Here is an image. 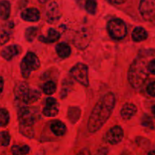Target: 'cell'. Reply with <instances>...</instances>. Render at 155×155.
<instances>
[{
	"label": "cell",
	"mask_w": 155,
	"mask_h": 155,
	"mask_svg": "<svg viewBox=\"0 0 155 155\" xmlns=\"http://www.w3.org/2000/svg\"><path fill=\"white\" fill-rule=\"evenodd\" d=\"M115 95L111 92L101 97L94 107L88 121V130L89 133L98 132L107 122L114 108Z\"/></svg>",
	"instance_id": "obj_1"
},
{
	"label": "cell",
	"mask_w": 155,
	"mask_h": 155,
	"mask_svg": "<svg viewBox=\"0 0 155 155\" xmlns=\"http://www.w3.org/2000/svg\"><path fill=\"white\" fill-rule=\"evenodd\" d=\"M146 63L143 59L137 58L130 66L128 73V80L134 89H140L145 84L148 77Z\"/></svg>",
	"instance_id": "obj_2"
},
{
	"label": "cell",
	"mask_w": 155,
	"mask_h": 155,
	"mask_svg": "<svg viewBox=\"0 0 155 155\" xmlns=\"http://www.w3.org/2000/svg\"><path fill=\"white\" fill-rule=\"evenodd\" d=\"M18 120L19 130L23 136L32 139L34 136L33 124L34 117L30 109L27 107H22L18 110Z\"/></svg>",
	"instance_id": "obj_3"
},
{
	"label": "cell",
	"mask_w": 155,
	"mask_h": 155,
	"mask_svg": "<svg viewBox=\"0 0 155 155\" xmlns=\"http://www.w3.org/2000/svg\"><path fill=\"white\" fill-rule=\"evenodd\" d=\"M15 99L24 104H30L40 98V92L35 89H30L26 83H20L15 87Z\"/></svg>",
	"instance_id": "obj_4"
},
{
	"label": "cell",
	"mask_w": 155,
	"mask_h": 155,
	"mask_svg": "<svg viewBox=\"0 0 155 155\" xmlns=\"http://www.w3.org/2000/svg\"><path fill=\"white\" fill-rule=\"evenodd\" d=\"M40 67V62L37 56L33 52H28L21 63V75L27 79L30 77L32 71H36Z\"/></svg>",
	"instance_id": "obj_5"
},
{
	"label": "cell",
	"mask_w": 155,
	"mask_h": 155,
	"mask_svg": "<svg viewBox=\"0 0 155 155\" xmlns=\"http://www.w3.org/2000/svg\"><path fill=\"white\" fill-rule=\"evenodd\" d=\"M107 30L110 37L117 40L123 39L127 34V28L125 22L119 18H114L109 21Z\"/></svg>",
	"instance_id": "obj_6"
},
{
	"label": "cell",
	"mask_w": 155,
	"mask_h": 155,
	"mask_svg": "<svg viewBox=\"0 0 155 155\" xmlns=\"http://www.w3.org/2000/svg\"><path fill=\"white\" fill-rule=\"evenodd\" d=\"M71 77L84 86H89V78H88V67L85 64L78 63L74 65L70 71Z\"/></svg>",
	"instance_id": "obj_7"
},
{
	"label": "cell",
	"mask_w": 155,
	"mask_h": 155,
	"mask_svg": "<svg viewBox=\"0 0 155 155\" xmlns=\"http://www.w3.org/2000/svg\"><path fill=\"white\" fill-rule=\"evenodd\" d=\"M139 9L141 15L145 21H154L155 0H141Z\"/></svg>",
	"instance_id": "obj_8"
},
{
	"label": "cell",
	"mask_w": 155,
	"mask_h": 155,
	"mask_svg": "<svg viewBox=\"0 0 155 155\" xmlns=\"http://www.w3.org/2000/svg\"><path fill=\"white\" fill-rule=\"evenodd\" d=\"M124 138V130L119 126H115L109 130L107 133V140L111 145H117Z\"/></svg>",
	"instance_id": "obj_9"
},
{
	"label": "cell",
	"mask_w": 155,
	"mask_h": 155,
	"mask_svg": "<svg viewBox=\"0 0 155 155\" xmlns=\"http://www.w3.org/2000/svg\"><path fill=\"white\" fill-rule=\"evenodd\" d=\"M59 110V104L57 102L55 98L49 97L45 101V106L43 108L42 113L45 116L49 117H54L58 114Z\"/></svg>",
	"instance_id": "obj_10"
},
{
	"label": "cell",
	"mask_w": 155,
	"mask_h": 155,
	"mask_svg": "<svg viewBox=\"0 0 155 155\" xmlns=\"http://www.w3.org/2000/svg\"><path fill=\"white\" fill-rule=\"evenodd\" d=\"M47 21L50 24L57 22L61 18V12L58 5L55 2H51L46 10Z\"/></svg>",
	"instance_id": "obj_11"
},
{
	"label": "cell",
	"mask_w": 155,
	"mask_h": 155,
	"mask_svg": "<svg viewBox=\"0 0 155 155\" xmlns=\"http://www.w3.org/2000/svg\"><path fill=\"white\" fill-rule=\"evenodd\" d=\"M21 18L25 21L29 22H36L40 18V14L39 10L35 8H27L21 12Z\"/></svg>",
	"instance_id": "obj_12"
},
{
	"label": "cell",
	"mask_w": 155,
	"mask_h": 155,
	"mask_svg": "<svg viewBox=\"0 0 155 155\" xmlns=\"http://www.w3.org/2000/svg\"><path fill=\"white\" fill-rule=\"evenodd\" d=\"M21 52V47L18 45H10L3 48L1 56L6 61H10Z\"/></svg>",
	"instance_id": "obj_13"
},
{
	"label": "cell",
	"mask_w": 155,
	"mask_h": 155,
	"mask_svg": "<svg viewBox=\"0 0 155 155\" xmlns=\"http://www.w3.org/2000/svg\"><path fill=\"white\" fill-rule=\"evenodd\" d=\"M137 112V107L133 103H126L124 104L120 110L121 117L125 120L133 117Z\"/></svg>",
	"instance_id": "obj_14"
},
{
	"label": "cell",
	"mask_w": 155,
	"mask_h": 155,
	"mask_svg": "<svg viewBox=\"0 0 155 155\" xmlns=\"http://www.w3.org/2000/svg\"><path fill=\"white\" fill-rule=\"evenodd\" d=\"M13 28V24H4L0 27V45H4L9 40L12 34V30Z\"/></svg>",
	"instance_id": "obj_15"
},
{
	"label": "cell",
	"mask_w": 155,
	"mask_h": 155,
	"mask_svg": "<svg viewBox=\"0 0 155 155\" xmlns=\"http://www.w3.org/2000/svg\"><path fill=\"white\" fill-rule=\"evenodd\" d=\"M55 50L57 54L62 58H65L71 55V48L68 44L64 42H61L58 43L55 46Z\"/></svg>",
	"instance_id": "obj_16"
},
{
	"label": "cell",
	"mask_w": 155,
	"mask_h": 155,
	"mask_svg": "<svg viewBox=\"0 0 155 155\" xmlns=\"http://www.w3.org/2000/svg\"><path fill=\"white\" fill-rule=\"evenodd\" d=\"M60 38V33L53 28H50L48 30V35L46 36H40L39 39L43 42H47V43H51V42H54L59 39Z\"/></svg>",
	"instance_id": "obj_17"
},
{
	"label": "cell",
	"mask_w": 155,
	"mask_h": 155,
	"mask_svg": "<svg viewBox=\"0 0 155 155\" xmlns=\"http://www.w3.org/2000/svg\"><path fill=\"white\" fill-rule=\"evenodd\" d=\"M148 37V33L142 27H136L133 31L132 38L135 42H142L145 40Z\"/></svg>",
	"instance_id": "obj_18"
},
{
	"label": "cell",
	"mask_w": 155,
	"mask_h": 155,
	"mask_svg": "<svg viewBox=\"0 0 155 155\" xmlns=\"http://www.w3.org/2000/svg\"><path fill=\"white\" fill-rule=\"evenodd\" d=\"M11 14V4L8 1L3 0L0 2V18L7 20Z\"/></svg>",
	"instance_id": "obj_19"
},
{
	"label": "cell",
	"mask_w": 155,
	"mask_h": 155,
	"mask_svg": "<svg viewBox=\"0 0 155 155\" xmlns=\"http://www.w3.org/2000/svg\"><path fill=\"white\" fill-rule=\"evenodd\" d=\"M51 130L54 135L57 136H61L66 133V126L61 121H55L51 125Z\"/></svg>",
	"instance_id": "obj_20"
},
{
	"label": "cell",
	"mask_w": 155,
	"mask_h": 155,
	"mask_svg": "<svg viewBox=\"0 0 155 155\" xmlns=\"http://www.w3.org/2000/svg\"><path fill=\"white\" fill-rule=\"evenodd\" d=\"M85 40L87 43H89V34L88 32H86L85 30H81L80 32H79L75 36V39H74V44H75L77 46H78V48H83V45H82V40Z\"/></svg>",
	"instance_id": "obj_21"
},
{
	"label": "cell",
	"mask_w": 155,
	"mask_h": 155,
	"mask_svg": "<svg viewBox=\"0 0 155 155\" xmlns=\"http://www.w3.org/2000/svg\"><path fill=\"white\" fill-rule=\"evenodd\" d=\"M30 151L28 145H13L11 148V152L13 155H25Z\"/></svg>",
	"instance_id": "obj_22"
},
{
	"label": "cell",
	"mask_w": 155,
	"mask_h": 155,
	"mask_svg": "<svg viewBox=\"0 0 155 155\" xmlns=\"http://www.w3.org/2000/svg\"><path fill=\"white\" fill-rule=\"evenodd\" d=\"M70 121L73 124H75L80 117V109L77 107H71L68 109V114Z\"/></svg>",
	"instance_id": "obj_23"
},
{
	"label": "cell",
	"mask_w": 155,
	"mask_h": 155,
	"mask_svg": "<svg viewBox=\"0 0 155 155\" xmlns=\"http://www.w3.org/2000/svg\"><path fill=\"white\" fill-rule=\"evenodd\" d=\"M42 91L45 95H52L56 91V84L53 81L47 82L42 86Z\"/></svg>",
	"instance_id": "obj_24"
},
{
	"label": "cell",
	"mask_w": 155,
	"mask_h": 155,
	"mask_svg": "<svg viewBox=\"0 0 155 155\" xmlns=\"http://www.w3.org/2000/svg\"><path fill=\"white\" fill-rule=\"evenodd\" d=\"M9 114L6 109L0 108V127H4L9 123Z\"/></svg>",
	"instance_id": "obj_25"
},
{
	"label": "cell",
	"mask_w": 155,
	"mask_h": 155,
	"mask_svg": "<svg viewBox=\"0 0 155 155\" xmlns=\"http://www.w3.org/2000/svg\"><path fill=\"white\" fill-rule=\"evenodd\" d=\"M11 141V136L8 132H0V146L6 147L9 145Z\"/></svg>",
	"instance_id": "obj_26"
},
{
	"label": "cell",
	"mask_w": 155,
	"mask_h": 155,
	"mask_svg": "<svg viewBox=\"0 0 155 155\" xmlns=\"http://www.w3.org/2000/svg\"><path fill=\"white\" fill-rule=\"evenodd\" d=\"M86 10L88 13L91 15H95L97 9V2L96 0H87L86 2Z\"/></svg>",
	"instance_id": "obj_27"
},
{
	"label": "cell",
	"mask_w": 155,
	"mask_h": 155,
	"mask_svg": "<svg viewBox=\"0 0 155 155\" xmlns=\"http://www.w3.org/2000/svg\"><path fill=\"white\" fill-rule=\"evenodd\" d=\"M37 28L34 27H29L25 30V37L28 42H32L36 36Z\"/></svg>",
	"instance_id": "obj_28"
},
{
	"label": "cell",
	"mask_w": 155,
	"mask_h": 155,
	"mask_svg": "<svg viewBox=\"0 0 155 155\" xmlns=\"http://www.w3.org/2000/svg\"><path fill=\"white\" fill-rule=\"evenodd\" d=\"M142 124L144 127H149V128H153V126H154V123H153L152 119L149 116H148V115H145L142 118Z\"/></svg>",
	"instance_id": "obj_29"
},
{
	"label": "cell",
	"mask_w": 155,
	"mask_h": 155,
	"mask_svg": "<svg viewBox=\"0 0 155 155\" xmlns=\"http://www.w3.org/2000/svg\"><path fill=\"white\" fill-rule=\"evenodd\" d=\"M147 92L151 96L155 97V81L151 83L147 86Z\"/></svg>",
	"instance_id": "obj_30"
},
{
	"label": "cell",
	"mask_w": 155,
	"mask_h": 155,
	"mask_svg": "<svg viewBox=\"0 0 155 155\" xmlns=\"http://www.w3.org/2000/svg\"><path fill=\"white\" fill-rule=\"evenodd\" d=\"M147 68L148 72L151 74H155V59H153L149 62V64L147 65Z\"/></svg>",
	"instance_id": "obj_31"
},
{
	"label": "cell",
	"mask_w": 155,
	"mask_h": 155,
	"mask_svg": "<svg viewBox=\"0 0 155 155\" xmlns=\"http://www.w3.org/2000/svg\"><path fill=\"white\" fill-rule=\"evenodd\" d=\"M77 155H91V152L88 148H83Z\"/></svg>",
	"instance_id": "obj_32"
},
{
	"label": "cell",
	"mask_w": 155,
	"mask_h": 155,
	"mask_svg": "<svg viewBox=\"0 0 155 155\" xmlns=\"http://www.w3.org/2000/svg\"><path fill=\"white\" fill-rule=\"evenodd\" d=\"M107 150L106 148H101L97 151L96 155H107Z\"/></svg>",
	"instance_id": "obj_33"
},
{
	"label": "cell",
	"mask_w": 155,
	"mask_h": 155,
	"mask_svg": "<svg viewBox=\"0 0 155 155\" xmlns=\"http://www.w3.org/2000/svg\"><path fill=\"white\" fill-rule=\"evenodd\" d=\"M111 4H122L126 0H107Z\"/></svg>",
	"instance_id": "obj_34"
},
{
	"label": "cell",
	"mask_w": 155,
	"mask_h": 155,
	"mask_svg": "<svg viewBox=\"0 0 155 155\" xmlns=\"http://www.w3.org/2000/svg\"><path fill=\"white\" fill-rule=\"evenodd\" d=\"M3 86H4V80H3L2 77H0V94L2 92Z\"/></svg>",
	"instance_id": "obj_35"
},
{
	"label": "cell",
	"mask_w": 155,
	"mask_h": 155,
	"mask_svg": "<svg viewBox=\"0 0 155 155\" xmlns=\"http://www.w3.org/2000/svg\"><path fill=\"white\" fill-rule=\"evenodd\" d=\"M151 111H152V114L155 117V105H154L152 107V108H151Z\"/></svg>",
	"instance_id": "obj_36"
},
{
	"label": "cell",
	"mask_w": 155,
	"mask_h": 155,
	"mask_svg": "<svg viewBox=\"0 0 155 155\" xmlns=\"http://www.w3.org/2000/svg\"><path fill=\"white\" fill-rule=\"evenodd\" d=\"M147 155H155V151H150Z\"/></svg>",
	"instance_id": "obj_37"
},
{
	"label": "cell",
	"mask_w": 155,
	"mask_h": 155,
	"mask_svg": "<svg viewBox=\"0 0 155 155\" xmlns=\"http://www.w3.org/2000/svg\"><path fill=\"white\" fill-rule=\"evenodd\" d=\"M38 1L41 3H46L48 0H38Z\"/></svg>",
	"instance_id": "obj_38"
}]
</instances>
